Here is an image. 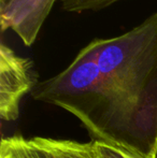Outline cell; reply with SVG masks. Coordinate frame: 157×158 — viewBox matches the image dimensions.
Listing matches in <instances>:
<instances>
[{"mask_svg": "<svg viewBox=\"0 0 157 158\" xmlns=\"http://www.w3.org/2000/svg\"><path fill=\"white\" fill-rule=\"evenodd\" d=\"M103 93L89 135L157 157V11L128 32L93 40Z\"/></svg>", "mask_w": 157, "mask_h": 158, "instance_id": "cell-1", "label": "cell"}, {"mask_svg": "<svg viewBox=\"0 0 157 158\" xmlns=\"http://www.w3.org/2000/svg\"><path fill=\"white\" fill-rule=\"evenodd\" d=\"M37 77L30 59L17 55L2 42L0 46V117L13 122L19 115V103L37 85Z\"/></svg>", "mask_w": 157, "mask_h": 158, "instance_id": "cell-2", "label": "cell"}, {"mask_svg": "<svg viewBox=\"0 0 157 158\" xmlns=\"http://www.w3.org/2000/svg\"><path fill=\"white\" fill-rule=\"evenodd\" d=\"M56 1L0 0L1 31L12 30L25 45H32Z\"/></svg>", "mask_w": 157, "mask_h": 158, "instance_id": "cell-3", "label": "cell"}, {"mask_svg": "<svg viewBox=\"0 0 157 158\" xmlns=\"http://www.w3.org/2000/svg\"><path fill=\"white\" fill-rule=\"evenodd\" d=\"M34 140L42 148L46 158H94L90 142L81 143L42 137H36Z\"/></svg>", "mask_w": 157, "mask_h": 158, "instance_id": "cell-4", "label": "cell"}, {"mask_svg": "<svg viewBox=\"0 0 157 158\" xmlns=\"http://www.w3.org/2000/svg\"><path fill=\"white\" fill-rule=\"evenodd\" d=\"M3 139L10 148L13 158H46L34 138L25 139L21 135H13Z\"/></svg>", "mask_w": 157, "mask_h": 158, "instance_id": "cell-5", "label": "cell"}, {"mask_svg": "<svg viewBox=\"0 0 157 158\" xmlns=\"http://www.w3.org/2000/svg\"><path fill=\"white\" fill-rule=\"evenodd\" d=\"M119 0H59L63 10L71 13L98 11L112 6Z\"/></svg>", "mask_w": 157, "mask_h": 158, "instance_id": "cell-6", "label": "cell"}, {"mask_svg": "<svg viewBox=\"0 0 157 158\" xmlns=\"http://www.w3.org/2000/svg\"><path fill=\"white\" fill-rule=\"evenodd\" d=\"M94 158H142L101 141H90Z\"/></svg>", "mask_w": 157, "mask_h": 158, "instance_id": "cell-7", "label": "cell"}, {"mask_svg": "<svg viewBox=\"0 0 157 158\" xmlns=\"http://www.w3.org/2000/svg\"><path fill=\"white\" fill-rule=\"evenodd\" d=\"M0 158H13L12 152L10 148L4 141V139L1 140V146H0Z\"/></svg>", "mask_w": 157, "mask_h": 158, "instance_id": "cell-8", "label": "cell"}]
</instances>
